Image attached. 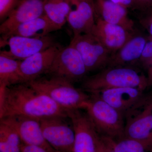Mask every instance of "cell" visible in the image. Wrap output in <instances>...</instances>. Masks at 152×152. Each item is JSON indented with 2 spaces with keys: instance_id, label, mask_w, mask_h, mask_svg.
Returning <instances> with one entry per match:
<instances>
[{
  "instance_id": "cell-1",
  "label": "cell",
  "mask_w": 152,
  "mask_h": 152,
  "mask_svg": "<svg viewBox=\"0 0 152 152\" xmlns=\"http://www.w3.org/2000/svg\"><path fill=\"white\" fill-rule=\"evenodd\" d=\"M67 112L28 83L0 87V119L22 116L40 121L52 117L68 118Z\"/></svg>"
},
{
  "instance_id": "cell-2",
  "label": "cell",
  "mask_w": 152,
  "mask_h": 152,
  "mask_svg": "<svg viewBox=\"0 0 152 152\" xmlns=\"http://www.w3.org/2000/svg\"><path fill=\"white\" fill-rule=\"evenodd\" d=\"M84 91L91 94L103 90L122 87H134L145 91L148 88L146 76L133 66L107 67L85 79Z\"/></svg>"
},
{
  "instance_id": "cell-3",
  "label": "cell",
  "mask_w": 152,
  "mask_h": 152,
  "mask_svg": "<svg viewBox=\"0 0 152 152\" xmlns=\"http://www.w3.org/2000/svg\"><path fill=\"white\" fill-rule=\"evenodd\" d=\"M28 83L67 111L82 110L91 96L77 88L73 83L58 77H39Z\"/></svg>"
},
{
  "instance_id": "cell-4",
  "label": "cell",
  "mask_w": 152,
  "mask_h": 152,
  "mask_svg": "<svg viewBox=\"0 0 152 152\" xmlns=\"http://www.w3.org/2000/svg\"><path fill=\"white\" fill-rule=\"evenodd\" d=\"M83 109L101 136L114 139L124 137V115L98 95L91 94Z\"/></svg>"
},
{
  "instance_id": "cell-5",
  "label": "cell",
  "mask_w": 152,
  "mask_h": 152,
  "mask_svg": "<svg viewBox=\"0 0 152 152\" xmlns=\"http://www.w3.org/2000/svg\"><path fill=\"white\" fill-rule=\"evenodd\" d=\"M124 116L125 137L148 141L152 145V97L145 95Z\"/></svg>"
},
{
  "instance_id": "cell-6",
  "label": "cell",
  "mask_w": 152,
  "mask_h": 152,
  "mask_svg": "<svg viewBox=\"0 0 152 152\" xmlns=\"http://www.w3.org/2000/svg\"><path fill=\"white\" fill-rule=\"evenodd\" d=\"M70 44L80 55L88 72L108 66L113 54L91 33L74 35Z\"/></svg>"
},
{
  "instance_id": "cell-7",
  "label": "cell",
  "mask_w": 152,
  "mask_h": 152,
  "mask_svg": "<svg viewBox=\"0 0 152 152\" xmlns=\"http://www.w3.org/2000/svg\"><path fill=\"white\" fill-rule=\"evenodd\" d=\"M80 55L72 45L60 48L46 74L66 79L73 83L88 73Z\"/></svg>"
},
{
  "instance_id": "cell-8",
  "label": "cell",
  "mask_w": 152,
  "mask_h": 152,
  "mask_svg": "<svg viewBox=\"0 0 152 152\" xmlns=\"http://www.w3.org/2000/svg\"><path fill=\"white\" fill-rule=\"evenodd\" d=\"M81 110L67 112L75 132L73 152H98L102 137L86 113Z\"/></svg>"
},
{
  "instance_id": "cell-9",
  "label": "cell",
  "mask_w": 152,
  "mask_h": 152,
  "mask_svg": "<svg viewBox=\"0 0 152 152\" xmlns=\"http://www.w3.org/2000/svg\"><path fill=\"white\" fill-rule=\"evenodd\" d=\"M67 118L55 117L39 121L45 140L56 152H73L75 132L66 121Z\"/></svg>"
},
{
  "instance_id": "cell-10",
  "label": "cell",
  "mask_w": 152,
  "mask_h": 152,
  "mask_svg": "<svg viewBox=\"0 0 152 152\" xmlns=\"http://www.w3.org/2000/svg\"><path fill=\"white\" fill-rule=\"evenodd\" d=\"M18 134L23 143L42 147L49 151L56 152L45 140L39 120L27 117L12 116L0 119Z\"/></svg>"
},
{
  "instance_id": "cell-11",
  "label": "cell",
  "mask_w": 152,
  "mask_h": 152,
  "mask_svg": "<svg viewBox=\"0 0 152 152\" xmlns=\"http://www.w3.org/2000/svg\"><path fill=\"white\" fill-rule=\"evenodd\" d=\"M3 42V44H7L10 48L9 51L4 52L10 56L20 61L56 45L53 38L49 35L38 37L12 36Z\"/></svg>"
},
{
  "instance_id": "cell-12",
  "label": "cell",
  "mask_w": 152,
  "mask_h": 152,
  "mask_svg": "<svg viewBox=\"0 0 152 152\" xmlns=\"http://www.w3.org/2000/svg\"><path fill=\"white\" fill-rule=\"evenodd\" d=\"M119 25L110 23L97 17L91 34L112 53H115L135 33Z\"/></svg>"
},
{
  "instance_id": "cell-13",
  "label": "cell",
  "mask_w": 152,
  "mask_h": 152,
  "mask_svg": "<svg viewBox=\"0 0 152 152\" xmlns=\"http://www.w3.org/2000/svg\"><path fill=\"white\" fill-rule=\"evenodd\" d=\"M45 0H20L13 11L1 24L0 33L4 36L18 25L43 15Z\"/></svg>"
},
{
  "instance_id": "cell-14",
  "label": "cell",
  "mask_w": 152,
  "mask_h": 152,
  "mask_svg": "<svg viewBox=\"0 0 152 152\" xmlns=\"http://www.w3.org/2000/svg\"><path fill=\"white\" fill-rule=\"evenodd\" d=\"M144 90L134 87H122L109 89L97 94L104 101L125 115L138 103L145 95Z\"/></svg>"
},
{
  "instance_id": "cell-15",
  "label": "cell",
  "mask_w": 152,
  "mask_h": 152,
  "mask_svg": "<svg viewBox=\"0 0 152 152\" xmlns=\"http://www.w3.org/2000/svg\"><path fill=\"white\" fill-rule=\"evenodd\" d=\"M67 22L74 35L91 33L96 24V15L94 0H77L73 4Z\"/></svg>"
},
{
  "instance_id": "cell-16",
  "label": "cell",
  "mask_w": 152,
  "mask_h": 152,
  "mask_svg": "<svg viewBox=\"0 0 152 152\" xmlns=\"http://www.w3.org/2000/svg\"><path fill=\"white\" fill-rule=\"evenodd\" d=\"M60 48L56 45L21 61L20 69L25 83L46 74Z\"/></svg>"
},
{
  "instance_id": "cell-17",
  "label": "cell",
  "mask_w": 152,
  "mask_h": 152,
  "mask_svg": "<svg viewBox=\"0 0 152 152\" xmlns=\"http://www.w3.org/2000/svg\"><path fill=\"white\" fill-rule=\"evenodd\" d=\"M148 37L136 31L122 48L112 55L107 67L132 66L133 64H138Z\"/></svg>"
},
{
  "instance_id": "cell-18",
  "label": "cell",
  "mask_w": 152,
  "mask_h": 152,
  "mask_svg": "<svg viewBox=\"0 0 152 152\" xmlns=\"http://www.w3.org/2000/svg\"><path fill=\"white\" fill-rule=\"evenodd\" d=\"M95 10L98 17L104 21L121 26L135 31L134 23L128 16V9L109 1L95 0Z\"/></svg>"
},
{
  "instance_id": "cell-19",
  "label": "cell",
  "mask_w": 152,
  "mask_h": 152,
  "mask_svg": "<svg viewBox=\"0 0 152 152\" xmlns=\"http://www.w3.org/2000/svg\"><path fill=\"white\" fill-rule=\"evenodd\" d=\"M58 30L45 15L18 25L3 36V40L12 36L26 37H38L49 35L52 32Z\"/></svg>"
},
{
  "instance_id": "cell-20",
  "label": "cell",
  "mask_w": 152,
  "mask_h": 152,
  "mask_svg": "<svg viewBox=\"0 0 152 152\" xmlns=\"http://www.w3.org/2000/svg\"><path fill=\"white\" fill-rule=\"evenodd\" d=\"M21 61L4 51L0 54V87H8L25 83L21 72Z\"/></svg>"
},
{
  "instance_id": "cell-21",
  "label": "cell",
  "mask_w": 152,
  "mask_h": 152,
  "mask_svg": "<svg viewBox=\"0 0 152 152\" xmlns=\"http://www.w3.org/2000/svg\"><path fill=\"white\" fill-rule=\"evenodd\" d=\"M72 6L71 0H45L44 13L55 27L59 30L67 22Z\"/></svg>"
},
{
  "instance_id": "cell-22",
  "label": "cell",
  "mask_w": 152,
  "mask_h": 152,
  "mask_svg": "<svg viewBox=\"0 0 152 152\" xmlns=\"http://www.w3.org/2000/svg\"><path fill=\"white\" fill-rule=\"evenodd\" d=\"M103 140L115 152H152L149 142L124 137L114 139L101 136Z\"/></svg>"
},
{
  "instance_id": "cell-23",
  "label": "cell",
  "mask_w": 152,
  "mask_h": 152,
  "mask_svg": "<svg viewBox=\"0 0 152 152\" xmlns=\"http://www.w3.org/2000/svg\"><path fill=\"white\" fill-rule=\"evenodd\" d=\"M22 144L15 130L0 122V152H22Z\"/></svg>"
},
{
  "instance_id": "cell-24",
  "label": "cell",
  "mask_w": 152,
  "mask_h": 152,
  "mask_svg": "<svg viewBox=\"0 0 152 152\" xmlns=\"http://www.w3.org/2000/svg\"><path fill=\"white\" fill-rule=\"evenodd\" d=\"M152 60V37L148 36V41L138 64L142 68L147 70L151 66Z\"/></svg>"
},
{
  "instance_id": "cell-25",
  "label": "cell",
  "mask_w": 152,
  "mask_h": 152,
  "mask_svg": "<svg viewBox=\"0 0 152 152\" xmlns=\"http://www.w3.org/2000/svg\"><path fill=\"white\" fill-rule=\"evenodd\" d=\"M138 17L140 24L152 37V8L141 11Z\"/></svg>"
},
{
  "instance_id": "cell-26",
  "label": "cell",
  "mask_w": 152,
  "mask_h": 152,
  "mask_svg": "<svg viewBox=\"0 0 152 152\" xmlns=\"http://www.w3.org/2000/svg\"><path fill=\"white\" fill-rule=\"evenodd\" d=\"M20 0H0V19L4 20L13 11Z\"/></svg>"
},
{
  "instance_id": "cell-27",
  "label": "cell",
  "mask_w": 152,
  "mask_h": 152,
  "mask_svg": "<svg viewBox=\"0 0 152 152\" xmlns=\"http://www.w3.org/2000/svg\"><path fill=\"white\" fill-rule=\"evenodd\" d=\"M114 3L118 4L127 9L137 10V5L135 0H109Z\"/></svg>"
},
{
  "instance_id": "cell-28",
  "label": "cell",
  "mask_w": 152,
  "mask_h": 152,
  "mask_svg": "<svg viewBox=\"0 0 152 152\" xmlns=\"http://www.w3.org/2000/svg\"><path fill=\"white\" fill-rule=\"evenodd\" d=\"M137 10L141 11L152 8V0H135Z\"/></svg>"
},
{
  "instance_id": "cell-29",
  "label": "cell",
  "mask_w": 152,
  "mask_h": 152,
  "mask_svg": "<svg viewBox=\"0 0 152 152\" xmlns=\"http://www.w3.org/2000/svg\"><path fill=\"white\" fill-rule=\"evenodd\" d=\"M21 150L22 152H51L42 147L29 145L23 143L22 144Z\"/></svg>"
},
{
  "instance_id": "cell-30",
  "label": "cell",
  "mask_w": 152,
  "mask_h": 152,
  "mask_svg": "<svg viewBox=\"0 0 152 152\" xmlns=\"http://www.w3.org/2000/svg\"><path fill=\"white\" fill-rule=\"evenodd\" d=\"M98 152H115L104 142L102 138V141L99 147Z\"/></svg>"
},
{
  "instance_id": "cell-31",
  "label": "cell",
  "mask_w": 152,
  "mask_h": 152,
  "mask_svg": "<svg viewBox=\"0 0 152 152\" xmlns=\"http://www.w3.org/2000/svg\"><path fill=\"white\" fill-rule=\"evenodd\" d=\"M147 82L148 88L152 87V66L147 70Z\"/></svg>"
},
{
  "instance_id": "cell-32",
  "label": "cell",
  "mask_w": 152,
  "mask_h": 152,
  "mask_svg": "<svg viewBox=\"0 0 152 152\" xmlns=\"http://www.w3.org/2000/svg\"><path fill=\"white\" fill-rule=\"evenodd\" d=\"M77 1V0H71L72 3V4H73V3L75 2V1Z\"/></svg>"
},
{
  "instance_id": "cell-33",
  "label": "cell",
  "mask_w": 152,
  "mask_h": 152,
  "mask_svg": "<svg viewBox=\"0 0 152 152\" xmlns=\"http://www.w3.org/2000/svg\"><path fill=\"white\" fill-rule=\"evenodd\" d=\"M152 62H151V67H152Z\"/></svg>"
}]
</instances>
